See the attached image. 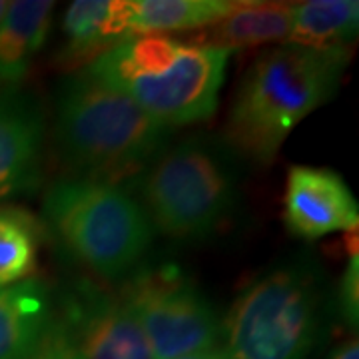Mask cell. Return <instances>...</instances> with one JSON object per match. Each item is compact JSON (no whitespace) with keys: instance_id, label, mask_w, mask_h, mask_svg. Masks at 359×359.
I'll return each instance as SVG.
<instances>
[{"instance_id":"obj_15","label":"cell","mask_w":359,"mask_h":359,"mask_svg":"<svg viewBox=\"0 0 359 359\" xmlns=\"http://www.w3.org/2000/svg\"><path fill=\"white\" fill-rule=\"evenodd\" d=\"M242 2V0H240ZM231 0H130V34H166L216 25L240 4Z\"/></svg>"},{"instance_id":"obj_20","label":"cell","mask_w":359,"mask_h":359,"mask_svg":"<svg viewBox=\"0 0 359 359\" xmlns=\"http://www.w3.org/2000/svg\"><path fill=\"white\" fill-rule=\"evenodd\" d=\"M330 359H359L358 339H349L346 344L335 347L330 353Z\"/></svg>"},{"instance_id":"obj_4","label":"cell","mask_w":359,"mask_h":359,"mask_svg":"<svg viewBox=\"0 0 359 359\" xmlns=\"http://www.w3.org/2000/svg\"><path fill=\"white\" fill-rule=\"evenodd\" d=\"M42 218L68 256L106 280L132 271L154 240L140 202L100 180H56L44 194Z\"/></svg>"},{"instance_id":"obj_10","label":"cell","mask_w":359,"mask_h":359,"mask_svg":"<svg viewBox=\"0 0 359 359\" xmlns=\"http://www.w3.org/2000/svg\"><path fill=\"white\" fill-rule=\"evenodd\" d=\"M42 138L44 120L32 98L14 90L0 92V200L36 182Z\"/></svg>"},{"instance_id":"obj_16","label":"cell","mask_w":359,"mask_h":359,"mask_svg":"<svg viewBox=\"0 0 359 359\" xmlns=\"http://www.w3.org/2000/svg\"><path fill=\"white\" fill-rule=\"evenodd\" d=\"M358 30V0H308L294 6V25L287 44L306 48H349Z\"/></svg>"},{"instance_id":"obj_7","label":"cell","mask_w":359,"mask_h":359,"mask_svg":"<svg viewBox=\"0 0 359 359\" xmlns=\"http://www.w3.org/2000/svg\"><path fill=\"white\" fill-rule=\"evenodd\" d=\"M122 297L154 359H178L218 347L222 321L216 309L176 264L140 269Z\"/></svg>"},{"instance_id":"obj_13","label":"cell","mask_w":359,"mask_h":359,"mask_svg":"<svg viewBox=\"0 0 359 359\" xmlns=\"http://www.w3.org/2000/svg\"><path fill=\"white\" fill-rule=\"evenodd\" d=\"M294 2H240L228 16L204 28L194 44L222 50L287 44L294 25Z\"/></svg>"},{"instance_id":"obj_8","label":"cell","mask_w":359,"mask_h":359,"mask_svg":"<svg viewBox=\"0 0 359 359\" xmlns=\"http://www.w3.org/2000/svg\"><path fill=\"white\" fill-rule=\"evenodd\" d=\"M56 320L84 359H154L122 294L90 280L72 283Z\"/></svg>"},{"instance_id":"obj_1","label":"cell","mask_w":359,"mask_h":359,"mask_svg":"<svg viewBox=\"0 0 359 359\" xmlns=\"http://www.w3.org/2000/svg\"><path fill=\"white\" fill-rule=\"evenodd\" d=\"M351 50L282 44L245 70L231 104L226 140L252 162L269 164L294 128L337 92Z\"/></svg>"},{"instance_id":"obj_17","label":"cell","mask_w":359,"mask_h":359,"mask_svg":"<svg viewBox=\"0 0 359 359\" xmlns=\"http://www.w3.org/2000/svg\"><path fill=\"white\" fill-rule=\"evenodd\" d=\"M40 228L20 208H0V287L26 280L36 266Z\"/></svg>"},{"instance_id":"obj_21","label":"cell","mask_w":359,"mask_h":359,"mask_svg":"<svg viewBox=\"0 0 359 359\" xmlns=\"http://www.w3.org/2000/svg\"><path fill=\"white\" fill-rule=\"evenodd\" d=\"M178 359H231L224 347H212V349H205V351H198V353H190V355H184Z\"/></svg>"},{"instance_id":"obj_5","label":"cell","mask_w":359,"mask_h":359,"mask_svg":"<svg viewBox=\"0 0 359 359\" xmlns=\"http://www.w3.org/2000/svg\"><path fill=\"white\" fill-rule=\"evenodd\" d=\"M323 330L318 273L294 264L245 285L222 321L231 359H309Z\"/></svg>"},{"instance_id":"obj_12","label":"cell","mask_w":359,"mask_h":359,"mask_svg":"<svg viewBox=\"0 0 359 359\" xmlns=\"http://www.w3.org/2000/svg\"><path fill=\"white\" fill-rule=\"evenodd\" d=\"M56 318L50 290L36 278L0 287V359H34Z\"/></svg>"},{"instance_id":"obj_11","label":"cell","mask_w":359,"mask_h":359,"mask_svg":"<svg viewBox=\"0 0 359 359\" xmlns=\"http://www.w3.org/2000/svg\"><path fill=\"white\" fill-rule=\"evenodd\" d=\"M65 42L56 60L66 70H76L132 39L130 0H74L62 18Z\"/></svg>"},{"instance_id":"obj_19","label":"cell","mask_w":359,"mask_h":359,"mask_svg":"<svg viewBox=\"0 0 359 359\" xmlns=\"http://www.w3.org/2000/svg\"><path fill=\"white\" fill-rule=\"evenodd\" d=\"M34 359H84L78 349L72 346V341L68 339V335L62 330V325L54 318V325H52L50 334L46 337L44 346L39 351V355Z\"/></svg>"},{"instance_id":"obj_22","label":"cell","mask_w":359,"mask_h":359,"mask_svg":"<svg viewBox=\"0 0 359 359\" xmlns=\"http://www.w3.org/2000/svg\"><path fill=\"white\" fill-rule=\"evenodd\" d=\"M6 6H8V2H4V0H0V18L4 16V11H6Z\"/></svg>"},{"instance_id":"obj_3","label":"cell","mask_w":359,"mask_h":359,"mask_svg":"<svg viewBox=\"0 0 359 359\" xmlns=\"http://www.w3.org/2000/svg\"><path fill=\"white\" fill-rule=\"evenodd\" d=\"M170 128L158 124L126 94L80 70L56 94L54 136L80 178L118 184L140 176L168 144Z\"/></svg>"},{"instance_id":"obj_2","label":"cell","mask_w":359,"mask_h":359,"mask_svg":"<svg viewBox=\"0 0 359 359\" xmlns=\"http://www.w3.org/2000/svg\"><path fill=\"white\" fill-rule=\"evenodd\" d=\"M230 54L168 34H148L116 44L84 70L172 130L216 114Z\"/></svg>"},{"instance_id":"obj_18","label":"cell","mask_w":359,"mask_h":359,"mask_svg":"<svg viewBox=\"0 0 359 359\" xmlns=\"http://www.w3.org/2000/svg\"><path fill=\"white\" fill-rule=\"evenodd\" d=\"M335 308L341 320L349 327H358L359 323V256L358 252L349 254L347 266L341 273V280L337 283L335 295Z\"/></svg>"},{"instance_id":"obj_6","label":"cell","mask_w":359,"mask_h":359,"mask_svg":"<svg viewBox=\"0 0 359 359\" xmlns=\"http://www.w3.org/2000/svg\"><path fill=\"white\" fill-rule=\"evenodd\" d=\"M142 208L152 228L170 238L198 240L224 224L238 200L228 156L205 138L164 148L140 174Z\"/></svg>"},{"instance_id":"obj_14","label":"cell","mask_w":359,"mask_h":359,"mask_svg":"<svg viewBox=\"0 0 359 359\" xmlns=\"http://www.w3.org/2000/svg\"><path fill=\"white\" fill-rule=\"evenodd\" d=\"M54 2H8L0 18V84H18L48 39Z\"/></svg>"},{"instance_id":"obj_9","label":"cell","mask_w":359,"mask_h":359,"mask_svg":"<svg viewBox=\"0 0 359 359\" xmlns=\"http://www.w3.org/2000/svg\"><path fill=\"white\" fill-rule=\"evenodd\" d=\"M285 228L302 240H320L335 231H355L358 200L337 172L330 168L292 166L283 196Z\"/></svg>"}]
</instances>
